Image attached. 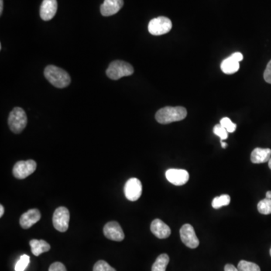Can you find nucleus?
<instances>
[{
    "instance_id": "11",
    "label": "nucleus",
    "mask_w": 271,
    "mask_h": 271,
    "mask_svg": "<svg viewBox=\"0 0 271 271\" xmlns=\"http://www.w3.org/2000/svg\"><path fill=\"white\" fill-rule=\"evenodd\" d=\"M104 233L107 238L113 241L121 242L124 241L125 237L121 225L117 221H109L104 226Z\"/></svg>"
},
{
    "instance_id": "13",
    "label": "nucleus",
    "mask_w": 271,
    "mask_h": 271,
    "mask_svg": "<svg viewBox=\"0 0 271 271\" xmlns=\"http://www.w3.org/2000/svg\"><path fill=\"white\" fill-rule=\"evenodd\" d=\"M41 219L40 211L37 209L28 210L21 216L20 218V224L24 229H29L33 224Z\"/></svg>"
},
{
    "instance_id": "16",
    "label": "nucleus",
    "mask_w": 271,
    "mask_h": 271,
    "mask_svg": "<svg viewBox=\"0 0 271 271\" xmlns=\"http://www.w3.org/2000/svg\"><path fill=\"white\" fill-rule=\"evenodd\" d=\"M150 228L152 234L159 239H166L171 234V230L169 226L158 218L152 221Z\"/></svg>"
},
{
    "instance_id": "5",
    "label": "nucleus",
    "mask_w": 271,
    "mask_h": 271,
    "mask_svg": "<svg viewBox=\"0 0 271 271\" xmlns=\"http://www.w3.org/2000/svg\"><path fill=\"white\" fill-rule=\"evenodd\" d=\"M173 25L170 20L166 17H158L149 22L148 29L153 36H162L171 30Z\"/></svg>"
},
{
    "instance_id": "4",
    "label": "nucleus",
    "mask_w": 271,
    "mask_h": 271,
    "mask_svg": "<svg viewBox=\"0 0 271 271\" xmlns=\"http://www.w3.org/2000/svg\"><path fill=\"white\" fill-rule=\"evenodd\" d=\"M134 72V67L130 63L122 60H115L108 66L107 75L110 79L118 80L125 76H131Z\"/></svg>"
},
{
    "instance_id": "12",
    "label": "nucleus",
    "mask_w": 271,
    "mask_h": 271,
    "mask_svg": "<svg viewBox=\"0 0 271 271\" xmlns=\"http://www.w3.org/2000/svg\"><path fill=\"white\" fill-rule=\"evenodd\" d=\"M166 178L174 186H181L188 183L189 173L185 169H169L166 172Z\"/></svg>"
},
{
    "instance_id": "18",
    "label": "nucleus",
    "mask_w": 271,
    "mask_h": 271,
    "mask_svg": "<svg viewBox=\"0 0 271 271\" xmlns=\"http://www.w3.org/2000/svg\"><path fill=\"white\" fill-rule=\"evenodd\" d=\"M32 253L35 256H39L44 252H49L51 245L43 240H32L29 242Z\"/></svg>"
},
{
    "instance_id": "20",
    "label": "nucleus",
    "mask_w": 271,
    "mask_h": 271,
    "mask_svg": "<svg viewBox=\"0 0 271 271\" xmlns=\"http://www.w3.org/2000/svg\"><path fill=\"white\" fill-rule=\"evenodd\" d=\"M231 202V197L228 194H223L219 197H215L212 202V206L214 209H219L224 206H228Z\"/></svg>"
},
{
    "instance_id": "28",
    "label": "nucleus",
    "mask_w": 271,
    "mask_h": 271,
    "mask_svg": "<svg viewBox=\"0 0 271 271\" xmlns=\"http://www.w3.org/2000/svg\"><path fill=\"white\" fill-rule=\"evenodd\" d=\"M264 79L266 82L271 84V60L267 65L265 73H264Z\"/></svg>"
},
{
    "instance_id": "31",
    "label": "nucleus",
    "mask_w": 271,
    "mask_h": 271,
    "mask_svg": "<svg viewBox=\"0 0 271 271\" xmlns=\"http://www.w3.org/2000/svg\"><path fill=\"white\" fill-rule=\"evenodd\" d=\"M4 214V207L3 206H0V217H2Z\"/></svg>"
},
{
    "instance_id": "10",
    "label": "nucleus",
    "mask_w": 271,
    "mask_h": 271,
    "mask_svg": "<svg viewBox=\"0 0 271 271\" xmlns=\"http://www.w3.org/2000/svg\"><path fill=\"white\" fill-rule=\"evenodd\" d=\"M244 56L240 52H236L221 63L223 73L227 75L234 74L240 70V62L242 61Z\"/></svg>"
},
{
    "instance_id": "9",
    "label": "nucleus",
    "mask_w": 271,
    "mask_h": 271,
    "mask_svg": "<svg viewBox=\"0 0 271 271\" xmlns=\"http://www.w3.org/2000/svg\"><path fill=\"white\" fill-rule=\"evenodd\" d=\"M180 237L183 244L189 248H196L200 244L194 228L190 224H184L181 228Z\"/></svg>"
},
{
    "instance_id": "21",
    "label": "nucleus",
    "mask_w": 271,
    "mask_h": 271,
    "mask_svg": "<svg viewBox=\"0 0 271 271\" xmlns=\"http://www.w3.org/2000/svg\"><path fill=\"white\" fill-rule=\"evenodd\" d=\"M237 269L239 270V271H261L260 267L258 265L253 262L244 261V260H242L239 262Z\"/></svg>"
},
{
    "instance_id": "32",
    "label": "nucleus",
    "mask_w": 271,
    "mask_h": 271,
    "mask_svg": "<svg viewBox=\"0 0 271 271\" xmlns=\"http://www.w3.org/2000/svg\"><path fill=\"white\" fill-rule=\"evenodd\" d=\"M266 198L271 199V190H269V191L267 192Z\"/></svg>"
},
{
    "instance_id": "26",
    "label": "nucleus",
    "mask_w": 271,
    "mask_h": 271,
    "mask_svg": "<svg viewBox=\"0 0 271 271\" xmlns=\"http://www.w3.org/2000/svg\"><path fill=\"white\" fill-rule=\"evenodd\" d=\"M213 133L216 135L218 136V137L221 139V140L227 139L228 137V132L227 130L221 126V124H217L213 128Z\"/></svg>"
},
{
    "instance_id": "6",
    "label": "nucleus",
    "mask_w": 271,
    "mask_h": 271,
    "mask_svg": "<svg viewBox=\"0 0 271 271\" xmlns=\"http://www.w3.org/2000/svg\"><path fill=\"white\" fill-rule=\"evenodd\" d=\"M70 220V211L66 207H58L54 213L53 224L56 231L66 232L69 228Z\"/></svg>"
},
{
    "instance_id": "27",
    "label": "nucleus",
    "mask_w": 271,
    "mask_h": 271,
    "mask_svg": "<svg viewBox=\"0 0 271 271\" xmlns=\"http://www.w3.org/2000/svg\"><path fill=\"white\" fill-rule=\"evenodd\" d=\"M49 271H67L66 267L61 262H54L49 267Z\"/></svg>"
},
{
    "instance_id": "15",
    "label": "nucleus",
    "mask_w": 271,
    "mask_h": 271,
    "mask_svg": "<svg viewBox=\"0 0 271 271\" xmlns=\"http://www.w3.org/2000/svg\"><path fill=\"white\" fill-rule=\"evenodd\" d=\"M57 11L56 0H43L40 8V17L43 21L52 20Z\"/></svg>"
},
{
    "instance_id": "3",
    "label": "nucleus",
    "mask_w": 271,
    "mask_h": 271,
    "mask_svg": "<svg viewBox=\"0 0 271 271\" xmlns=\"http://www.w3.org/2000/svg\"><path fill=\"white\" fill-rule=\"evenodd\" d=\"M8 126L12 132L20 134L27 124V116L25 110L20 107H15L10 112L8 120Z\"/></svg>"
},
{
    "instance_id": "24",
    "label": "nucleus",
    "mask_w": 271,
    "mask_h": 271,
    "mask_svg": "<svg viewBox=\"0 0 271 271\" xmlns=\"http://www.w3.org/2000/svg\"><path fill=\"white\" fill-rule=\"evenodd\" d=\"M29 263V256H28L27 255H22L15 265V271H25Z\"/></svg>"
},
{
    "instance_id": "19",
    "label": "nucleus",
    "mask_w": 271,
    "mask_h": 271,
    "mask_svg": "<svg viewBox=\"0 0 271 271\" xmlns=\"http://www.w3.org/2000/svg\"><path fill=\"white\" fill-rule=\"evenodd\" d=\"M169 262V258L168 255L162 254L157 258L156 261L152 265V271H166Z\"/></svg>"
},
{
    "instance_id": "33",
    "label": "nucleus",
    "mask_w": 271,
    "mask_h": 271,
    "mask_svg": "<svg viewBox=\"0 0 271 271\" xmlns=\"http://www.w3.org/2000/svg\"><path fill=\"white\" fill-rule=\"evenodd\" d=\"M221 145L223 149H225L226 147L228 146V144L225 143V142H223L222 140H221Z\"/></svg>"
},
{
    "instance_id": "22",
    "label": "nucleus",
    "mask_w": 271,
    "mask_h": 271,
    "mask_svg": "<svg viewBox=\"0 0 271 271\" xmlns=\"http://www.w3.org/2000/svg\"><path fill=\"white\" fill-rule=\"evenodd\" d=\"M258 210L261 214H271V199L265 198L258 203Z\"/></svg>"
},
{
    "instance_id": "29",
    "label": "nucleus",
    "mask_w": 271,
    "mask_h": 271,
    "mask_svg": "<svg viewBox=\"0 0 271 271\" xmlns=\"http://www.w3.org/2000/svg\"><path fill=\"white\" fill-rule=\"evenodd\" d=\"M224 271H239V270L237 269V268L234 267L233 265H226L224 267Z\"/></svg>"
},
{
    "instance_id": "25",
    "label": "nucleus",
    "mask_w": 271,
    "mask_h": 271,
    "mask_svg": "<svg viewBox=\"0 0 271 271\" xmlns=\"http://www.w3.org/2000/svg\"><path fill=\"white\" fill-rule=\"evenodd\" d=\"M220 124L221 126L224 127L228 133H234L237 129V124H234L229 118H227V117L221 118Z\"/></svg>"
},
{
    "instance_id": "30",
    "label": "nucleus",
    "mask_w": 271,
    "mask_h": 271,
    "mask_svg": "<svg viewBox=\"0 0 271 271\" xmlns=\"http://www.w3.org/2000/svg\"><path fill=\"white\" fill-rule=\"evenodd\" d=\"M3 11V0H0V15H2Z\"/></svg>"
},
{
    "instance_id": "7",
    "label": "nucleus",
    "mask_w": 271,
    "mask_h": 271,
    "mask_svg": "<svg viewBox=\"0 0 271 271\" xmlns=\"http://www.w3.org/2000/svg\"><path fill=\"white\" fill-rule=\"evenodd\" d=\"M36 166L37 165L35 161H20L14 166V176L18 179H25L36 171Z\"/></svg>"
},
{
    "instance_id": "14",
    "label": "nucleus",
    "mask_w": 271,
    "mask_h": 271,
    "mask_svg": "<svg viewBox=\"0 0 271 271\" xmlns=\"http://www.w3.org/2000/svg\"><path fill=\"white\" fill-rule=\"evenodd\" d=\"M123 5V0H104V3L100 7V12L103 16H111L118 13Z\"/></svg>"
},
{
    "instance_id": "1",
    "label": "nucleus",
    "mask_w": 271,
    "mask_h": 271,
    "mask_svg": "<svg viewBox=\"0 0 271 271\" xmlns=\"http://www.w3.org/2000/svg\"><path fill=\"white\" fill-rule=\"evenodd\" d=\"M187 116V110L183 107H166L157 111L155 118L162 124H170L185 119Z\"/></svg>"
},
{
    "instance_id": "2",
    "label": "nucleus",
    "mask_w": 271,
    "mask_h": 271,
    "mask_svg": "<svg viewBox=\"0 0 271 271\" xmlns=\"http://www.w3.org/2000/svg\"><path fill=\"white\" fill-rule=\"evenodd\" d=\"M44 75L48 81L57 88H64L71 82V79L67 72L54 65H49L45 68Z\"/></svg>"
},
{
    "instance_id": "23",
    "label": "nucleus",
    "mask_w": 271,
    "mask_h": 271,
    "mask_svg": "<svg viewBox=\"0 0 271 271\" xmlns=\"http://www.w3.org/2000/svg\"><path fill=\"white\" fill-rule=\"evenodd\" d=\"M93 271H116V270L110 266L104 260H100L94 265Z\"/></svg>"
},
{
    "instance_id": "34",
    "label": "nucleus",
    "mask_w": 271,
    "mask_h": 271,
    "mask_svg": "<svg viewBox=\"0 0 271 271\" xmlns=\"http://www.w3.org/2000/svg\"><path fill=\"white\" fill-rule=\"evenodd\" d=\"M268 166H269L270 169H271V158L270 159L269 162H268Z\"/></svg>"
},
{
    "instance_id": "17",
    "label": "nucleus",
    "mask_w": 271,
    "mask_h": 271,
    "mask_svg": "<svg viewBox=\"0 0 271 271\" xmlns=\"http://www.w3.org/2000/svg\"><path fill=\"white\" fill-rule=\"evenodd\" d=\"M271 158V149L256 148L251 154V162L253 163H263Z\"/></svg>"
},
{
    "instance_id": "8",
    "label": "nucleus",
    "mask_w": 271,
    "mask_h": 271,
    "mask_svg": "<svg viewBox=\"0 0 271 271\" xmlns=\"http://www.w3.org/2000/svg\"><path fill=\"white\" fill-rule=\"evenodd\" d=\"M124 194L130 201L139 200L142 195V186L140 181L136 178H131L127 181L124 186Z\"/></svg>"
},
{
    "instance_id": "35",
    "label": "nucleus",
    "mask_w": 271,
    "mask_h": 271,
    "mask_svg": "<svg viewBox=\"0 0 271 271\" xmlns=\"http://www.w3.org/2000/svg\"><path fill=\"white\" fill-rule=\"evenodd\" d=\"M270 255H271V250H270Z\"/></svg>"
}]
</instances>
